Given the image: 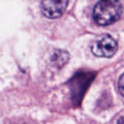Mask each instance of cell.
Listing matches in <instances>:
<instances>
[{
	"mask_svg": "<svg viewBox=\"0 0 124 124\" xmlns=\"http://www.w3.org/2000/svg\"><path fill=\"white\" fill-rule=\"evenodd\" d=\"M123 6L118 0H99L94 6L93 17L98 25L106 26L119 20Z\"/></svg>",
	"mask_w": 124,
	"mask_h": 124,
	"instance_id": "cell-1",
	"label": "cell"
},
{
	"mask_svg": "<svg viewBox=\"0 0 124 124\" xmlns=\"http://www.w3.org/2000/svg\"><path fill=\"white\" fill-rule=\"evenodd\" d=\"M117 42L109 35H105L93 42L91 50L94 55L99 57H111L117 51Z\"/></svg>",
	"mask_w": 124,
	"mask_h": 124,
	"instance_id": "cell-2",
	"label": "cell"
},
{
	"mask_svg": "<svg viewBox=\"0 0 124 124\" xmlns=\"http://www.w3.org/2000/svg\"><path fill=\"white\" fill-rule=\"evenodd\" d=\"M68 4V0H42L41 11L49 19H57L63 15Z\"/></svg>",
	"mask_w": 124,
	"mask_h": 124,
	"instance_id": "cell-3",
	"label": "cell"
},
{
	"mask_svg": "<svg viewBox=\"0 0 124 124\" xmlns=\"http://www.w3.org/2000/svg\"><path fill=\"white\" fill-rule=\"evenodd\" d=\"M68 59H69V54L66 51L58 50L54 53L52 62L56 67H62L67 62Z\"/></svg>",
	"mask_w": 124,
	"mask_h": 124,
	"instance_id": "cell-4",
	"label": "cell"
},
{
	"mask_svg": "<svg viewBox=\"0 0 124 124\" xmlns=\"http://www.w3.org/2000/svg\"><path fill=\"white\" fill-rule=\"evenodd\" d=\"M118 89L120 93L124 96V74H123L118 80Z\"/></svg>",
	"mask_w": 124,
	"mask_h": 124,
	"instance_id": "cell-5",
	"label": "cell"
},
{
	"mask_svg": "<svg viewBox=\"0 0 124 124\" xmlns=\"http://www.w3.org/2000/svg\"><path fill=\"white\" fill-rule=\"evenodd\" d=\"M117 124H124V116H123V117L119 120V122H118Z\"/></svg>",
	"mask_w": 124,
	"mask_h": 124,
	"instance_id": "cell-6",
	"label": "cell"
}]
</instances>
